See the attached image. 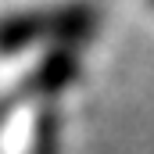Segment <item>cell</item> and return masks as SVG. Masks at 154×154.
Instances as JSON below:
<instances>
[{
    "mask_svg": "<svg viewBox=\"0 0 154 154\" xmlns=\"http://www.w3.org/2000/svg\"><path fill=\"white\" fill-rule=\"evenodd\" d=\"M97 32V11L86 4H65V7H39L0 18V54H18L36 43H79Z\"/></svg>",
    "mask_w": 154,
    "mask_h": 154,
    "instance_id": "cell-1",
    "label": "cell"
},
{
    "mask_svg": "<svg viewBox=\"0 0 154 154\" xmlns=\"http://www.w3.org/2000/svg\"><path fill=\"white\" fill-rule=\"evenodd\" d=\"M79 75V57L68 47H54V54H47L29 75L14 86V100H47L57 97L65 86H72Z\"/></svg>",
    "mask_w": 154,
    "mask_h": 154,
    "instance_id": "cell-2",
    "label": "cell"
},
{
    "mask_svg": "<svg viewBox=\"0 0 154 154\" xmlns=\"http://www.w3.org/2000/svg\"><path fill=\"white\" fill-rule=\"evenodd\" d=\"M32 154H57V118H54V115H43L36 122Z\"/></svg>",
    "mask_w": 154,
    "mask_h": 154,
    "instance_id": "cell-3",
    "label": "cell"
}]
</instances>
